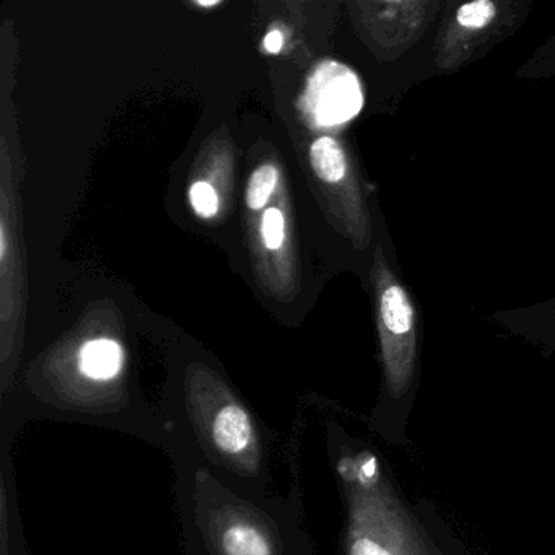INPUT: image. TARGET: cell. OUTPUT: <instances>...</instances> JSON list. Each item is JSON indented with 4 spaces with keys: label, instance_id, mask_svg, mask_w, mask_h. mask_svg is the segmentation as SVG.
Segmentation results:
<instances>
[{
    "label": "cell",
    "instance_id": "ba28073f",
    "mask_svg": "<svg viewBox=\"0 0 555 555\" xmlns=\"http://www.w3.org/2000/svg\"><path fill=\"white\" fill-rule=\"evenodd\" d=\"M278 186V170L272 165H262L249 178L246 204L249 209L259 210L266 206L272 191Z\"/></svg>",
    "mask_w": 555,
    "mask_h": 555
},
{
    "label": "cell",
    "instance_id": "3957f363",
    "mask_svg": "<svg viewBox=\"0 0 555 555\" xmlns=\"http://www.w3.org/2000/svg\"><path fill=\"white\" fill-rule=\"evenodd\" d=\"M373 281L378 304L385 382L391 398H404L414 382L417 360L415 310L408 291L392 274L382 249L376 251Z\"/></svg>",
    "mask_w": 555,
    "mask_h": 555
},
{
    "label": "cell",
    "instance_id": "5b68a950",
    "mask_svg": "<svg viewBox=\"0 0 555 555\" xmlns=\"http://www.w3.org/2000/svg\"><path fill=\"white\" fill-rule=\"evenodd\" d=\"M505 5L492 0H474L460 5L444 21L437 47V66L440 69L456 70L469 61V57L499 34L505 17H513L512 12H503Z\"/></svg>",
    "mask_w": 555,
    "mask_h": 555
},
{
    "label": "cell",
    "instance_id": "9c48e42d",
    "mask_svg": "<svg viewBox=\"0 0 555 555\" xmlns=\"http://www.w3.org/2000/svg\"><path fill=\"white\" fill-rule=\"evenodd\" d=\"M190 199L194 212L204 219L216 216L219 210V197H217L216 190L206 181H197L191 186Z\"/></svg>",
    "mask_w": 555,
    "mask_h": 555
},
{
    "label": "cell",
    "instance_id": "6da1fadb",
    "mask_svg": "<svg viewBox=\"0 0 555 555\" xmlns=\"http://www.w3.org/2000/svg\"><path fill=\"white\" fill-rule=\"evenodd\" d=\"M177 473L186 555H317L300 499H251L227 486L193 451L165 443Z\"/></svg>",
    "mask_w": 555,
    "mask_h": 555
},
{
    "label": "cell",
    "instance_id": "7c38bea8",
    "mask_svg": "<svg viewBox=\"0 0 555 555\" xmlns=\"http://www.w3.org/2000/svg\"><path fill=\"white\" fill-rule=\"evenodd\" d=\"M197 4H199L201 8H214V5H219V2H217V0H216V2H201V0H199V2H197Z\"/></svg>",
    "mask_w": 555,
    "mask_h": 555
},
{
    "label": "cell",
    "instance_id": "52a82bcc",
    "mask_svg": "<svg viewBox=\"0 0 555 555\" xmlns=\"http://www.w3.org/2000/svg\"><path fill=\"white\" fill-rule=\"evenodd\" d=\"M310 162L314 173L324 183H340L347 177V158L343 147L333 138L317 139L311 144Z\"/></svg>",
    "mask_w": 555,
    "mask_h": 555
},
{
    "label": "cell",
    "instance_id": "8992f818",
    "mask_svg": "<svg viewBox=\"0 0 555 555\" xmlns=\"http://www.w3.org/2000/svg\"><path fill=\"white\" fill-rule=\"evenodd\" d=\"M373 14V37L389 54H402L417 43L434 21L438 2H379L369 5Z\"/></svg>",
    "mask_w": 555,
    "mask_h": 555
},
{
    "label": "cell",
    "instance_id": "8fae6325",
    "mask_svg": "<svg viewBox=\"0 0 555 555\" xmlns=\"http://www.w3.org/2000/svg\"><path fill=\"white\" fill-rule=\"evenodd\" d=\"M282 44H284V38H282L281 31L272 30L266 35L264 50L269 54H278L282 50Z\"/></svg>",
    "mask_w": 555,
    "mask_h": 555
},
{
    "label": "cell",
    "instance_id": "30bf717a",
    "mask_svg": "<svg viewBox=\"0 0 555 555\" xmlns=\"http://www.w3.org/2000/svg\"><path fill=\"white\" fill-rule=\"evenodd\" d=\"M284 216L281 210L268 209L262 217V238H264L266 246L272 251L281 248L284 243Z\"/></svg>",
    "mask_w": 555,
    "mask_h": 555
},
{
    "label": "cell",
    "instance_id": "7a4b0ae2",
    "mask_svg": "<svg viewBox=\"0 0 555 555\" xmlns=\"http://www.w3.org/2000/svg\"><path fill=\"white\" fill-rule=\"evenodd\" d=\"M162 415L167 441L193 451L227 486L251 499L281 496L272 490L275 463H284L274 437L219 376H190Z\"/></svg>",
    "mask_w": 555,
    "mask_h": 555
},
{
    "label": "cell",
    "instance_id": "277c9868",
    "mask_svg": "<svg viewBox=\"0 0 555 555\" xmlns=\"http://www.w3.org/2000/svg\"><path fill=\"white\" fill-rule=\"evenodd\" d=\"M363 102L357 74L346 64L323 61L308 77L298 109L313 128L333 129L352 121L362 112Z\"/></svg>",
    "mask_w": 555,
    "mask_h": 555
}]
</instances>
